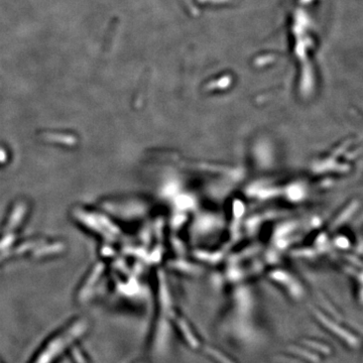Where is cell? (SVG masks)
Wrapping results in <instances>:
<instances>
[{"mask_svg":"<svg viewBox=\"0 0 363 363\" xmlns=\"http://www.w3.org/2000/svg\"><path fill=\"white\" fill-rule=\"evenodd\" d=\"M314 315L320 326L326 330V332H328L330 335L335 337L337 340H340L343 344L351 349L356 350L360 347V337L357 336L352 330L346 328L341 323H338L336 320L319 311L314 312Z\"/></svg>","mask_w":363,"mask_h":363,"instance_id":"obj_1","label":"cell"},{"mask_svg":"<svg viewBox=\"0 0 363 363\" xmlns=\"http://www.w3.org/2000/svg\"><path fill=\"white\" fill-rule=\"evenodd\" d=\"M173 326L174 329L179 332L182 339L187 343V345L192 349L201 350L203 343L200 341L198 335L195 330H193L190 323L181 316L174 315L173 317Z\"/></svg>","mask_w":363,"mask_h":363,"instance_id":"obj_2","label":"cell"},{"mask_svg":"<svg viewBox=\"0 0 363 363\" xmlns=\"http://www.w3.org/2000/svg\"><path fill=\"white\" fill-rule=\"evenodd\" d=\"M201 351L213 362L215 363H235L227 354H225L219 349H216L213 346H202Z\"/></svg>","mask_w":363,"mask_h":363,"instance_id":"obj_3","label":"cell"}]
</instances>
